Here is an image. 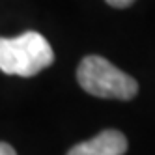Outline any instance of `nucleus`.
<instances>
[{
    "label": "nucleus",
    "instance_id": "1",
    "mask_svg": "<svg viewBox=\"0 0 155 155\" xmlns=\"http://www.w3.org/2000/svg\"><path fill=\"white\" fill-rule=\"evenodd\" d=\"M54 62L51 43L39 32L0 38V71L6 75L34 77Z\"/></svg>",
    "mask_w": 155,
    "mask_h": 155
},
{
    "label": "nucleus",
    "instance_id": "2",
    "mask_svg": "<svg viewBox=\"0 0 155 155\" xmlns=\"http://www.w3.org/2000/svg\"><path fill=\"white\" fill-rule=\"evenodd\" d=\"M77 81L84 92L103 99L129 101L138 92V84L131 75L97 54H90L81 62L77 69Z\"/></svg>",
    "mask_w": 155,
    "mask_h": 155
},
{
    "label": "nucleus",
    "instance_id": "3",
    "mask_svg": "<svg viewBox=\"0 0 155 155\" xmlns=\"http://www.w3.org/2000/svg\"><path fill=\"white\" fill-rule=\"evenodd\" d=\"M127 151V138L116 129L101 131L97 137L73 146L68 155H124Z\"/></svg>",
    "mask_w": 155,
    "mask_h": 155
},
{
    "label": "nucleus",
    "instance_id": "4",
    "mask_svg": "<svg viewBox=\"0 0 155 155\" xmlns=\"http://www.w3.org/2000/svg\"><path fill=\"white\" fill-rule=\"evenodd\" d=\"M105 2L108 4V6H112V8H118V9H121V8H129L135 0H105Z\"/></svg>",
    "mask_w": 155,
    "mask_h": 155
},
{
    "label": "nucleus",
    "instance_id": "5",
    "mask_svg": "<svg viewBox=\"0 0 155 155\" xmlns=\"http://www.w3.org/2000/svg\"><path fill=\"white\" fill-rule=\"evenodd\" d=\"M0 155H17V153H15V150L9 146V144L0 142Z\"/></svg>",
    "mask_w": 155,
    "mask_h": 155
}]
</instances>
